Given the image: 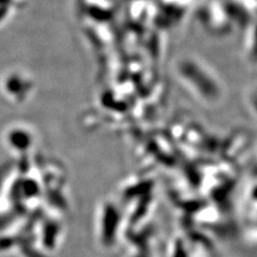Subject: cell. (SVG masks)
Masks as SVG:
<instances>
[{
  "label": "cell",
  "instance_id": "1",
  "mask_svg": "<svg viewBox=\"0 0 257 257\" xmlns=\"http://www.w3.org/2000/svg\"><path fill=\"white\" fill-rule=\"evenodd\" d=\"M12 143L16 145V147L25 148L28 145V136L25 133L16 132L14 135H12Z\"/></svg>",
  "mask_w": 257,
  "mask_h": 257
},
{
  "label": "cell",
  "instance_id": "2",
  "mask_svg": "<svg viewBox=\"0 0 257 257\" xmlns=\"http://www.w3.org/2000/svg\"><path fill=\"white\" fill-rule=\"evenodd\" d=\"M7 12V5H2L0 6V19H3V16Z\"/></svg>",
  "mask_w": 257,
  "mask_h": 257
},
{
  "label": "cell",
  "instance_id": "3",
  "mask_svg": "<svg viewBox=\"0 0 257 257\" xmlns=\"http://www.w3.org/2000/svg\"><path fill=\"white\" fill-rule=\"evenodd\" d=\"M11 2V0H0V6L2 5H8V3Z\"/></svg>",
  "mask_w": 257,
  "mask_h": 257
}]
</instances>
